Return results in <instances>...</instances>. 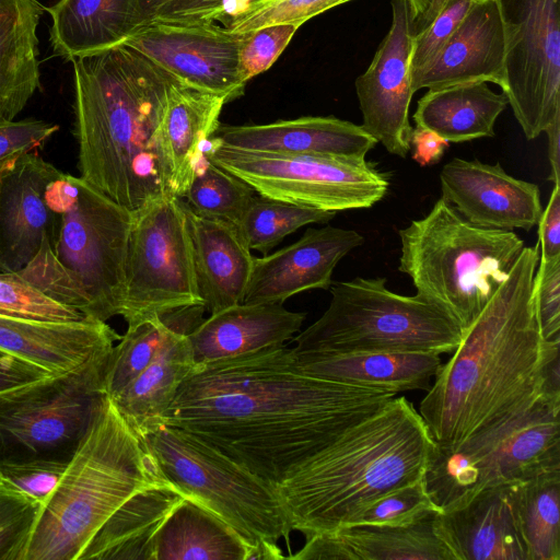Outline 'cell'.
Segmentation results:
<instances>
[{"instance_id":"obj_2","label":"cell","mask_w":560,"mask_h":560,"mask_svg":"<svg viewBox=\"0 0 560 560\" xmlns=\"http://www.w3.org/2000/svg\"><path fill=\"white\" fill-rule=\"evenodd\" d=\"M539 256L538 242L523 247L421 400L418 411L439 447L458 445L547 392L560 339L547 340L540 329L533 295Z\"/></svg>"},{"instance_id":"obj_34","label":"cell","mask_w":560,"mask_h":560,"mask_svg":"<svg viewBox=\"0 0 560 560\" xmlns=\"http://www.w3.org/2000/svg\"><path fill=\"white\" fill-rule=\"evenodd\" d=\"M246 541L206 508L185 499L156 540V560H247Z\"/></svg>"},{"instance_id":"obj_4","label":"cell","mask_w":560,"mask_h":560,"mask_svg":"<svg viewBox=\"0 0 560 560\" xmlns=\"http://www.w3.org/2000/svg\"><path fill=\"white\" fill-rule=\"evenodd\" d=\"M436 443L419 411L395 396L275 486L292 530L346 526L364 505L424 477Z\"/></svg>"},{"instance_id":"obj_35","label":"cell","mask_w":560,"mask_h":560,"mask_svg":"<svg viewBox=\"0 0 560 560\" xmlns=\"http://www.w3.org/2000/svg\"><path fill=\"white\" fill-rule=\"evenodd\" d=\"M530 560H560V469L512 483Z\"/></svg>"},{"instance_id":"obj_31","label":"cell","mask_w":560,"mask_h":560,"mask_svg":"<svg viewBox=\"0 0 560 560\" xmlns=\"http://www.w3.org/2000/svg\"><path fill=\"white\" fill-rule=\"evenodd\" d=\"M224 96L176 82L167 97L161 135L172 173L173 195L184 198L206 142L215 132Z\"/></svg>"},{"instance_id":"obj_49","label":"cell","mask_w":560,"mask_h":560,"mask_svg":"<svg viewBox=\"0 0 560 560\" xmlns=\"http://www.w3.org/2000/svg\"><path fill=\"white\" fill-rule=\"evenodd\" d=\"M58 129L56 124L32 118L0 122V164L16 155L33 152Z\"/></svg>"},{"instance_id":"obj_33","label":"cell","mask_w":560,"mask_h":560,"mask_svg":"<svg viewBox=\"0 0 560 560\" xmlns=\"http://www.w3.org/2000/svg\"><path fill=\"white\" fill-rule=\"evenodd\" d=\"M508 105L503 92L495 93L487 82H469L429 90L412 118L416 127L458 143L493 137L495 121Z\"/></svg>"},{"instance_id":"obj_47","label":"cell","mask_w":560,"mask_h":560,"mask_svg":"<svg viewBox=\"0 0 560 560\" xmlns=\"http://www.w3.org/2000/svg\"><path fill=\"white\" fill-rule=\"evenodd\" d=\"M69 463L33 460L0 466V479L42 504L58 485Z\"/></svg>"},{"instance_id":"obj_1","label":"cell","mask_w":560,"mask_h":560,"mask_svg":"<svg viewBox=\"0 0 560 560\" xmlns=\"http://www.w3.org/2000/svg\"><path fill=\"white\" fill-rule=\"evenodd\" d=\"M395 396L306 374L280 345L197 363L163 424L195 434L276 486Z\"/></svg>"},{"instance_id":"obj_6","label":"cell","mask_w":560,"mask_h":560,"mask_svg":"<svg viewBox=\"0 0 560 560\" xmlns=\"http://www.w3.org/2000/svg\"><path fill=\"white\" fill-rule=\"evenodd\" d=\"M398 234V270L411 279L417 294L444 310L463 330L478 317L524 247L513 231L475 225L442 197Z\"/></svg>"},{"instance_id":"obj_50","label":"cell","mask_w":560,"mask_h":560,"mask_svg":"<svg viewBox=\"0 0 560 560\" xmlns=\"http://www.w3.org/2000/svg\"><path fill=\"white\" fill-rule=\"evenodd\" d=\"M540 258L560 255V185H553L545 210L538 220Z\"/></svg>"},{"instance_id":"obj_36","label":"cell","mask_w":560,"mask_h":560,"mask_svg":"<svg viewBox=\"0 0 560 560\" xmlns=\"http://www.w3.org/2000/svg\"><path fill=\"white\" fill-rule=\"evenodd\" d=\"M256 195L246 182L212 163L203 151L184 202L199 217L237 225Z\"/></svg>"},{"instance_id":"obj_40","label":"cell","mask_w":560,"mask_h":560,"mask_svg":"<svg viewBox=\"0 0 560 560\" xmlns=\"http://www.w3.org/2000/svg\"><path fill=\"white\" fill-rule=\"evenodd\" d=\"M16 272L48 298L91 318V303L86 293L58 260L47 235L37 254Z\"/></svg>"},{"instance_id":"obj_52","label":"cell","mask_w":560,"mask_h":560,"mask_svg":"<svg viewBox=\"0 0 560 560\" xmlns=\"http://www.w3.org/2000/svg\"><path fill=\"white\" fill-rule=\"evenodd\" d=\"M448 143L435 132L416 127L410 136L412 159L422 166L438 163L443 156Z\"/></svg>"},{"instance_id":"obj_12","label":"cell","mask_w":560,"mask_h":560,"mask_svg":"<svg viewBox=\"0 0 560 560\" xmlns=\"http://www.w3.org/2000/svg\"><path fill=\"white\" fill-rule=\"evenodd\" d=\"M203 151L260 196L326 211L371 208L389 187L386 174L366 160L249 151L213 138Z\"/></svg>"},{"instance_id":"obj_10","label":"cell","mask_w":560,"mask_h":560,"mask_svg":"<svg viewBox=\"0 0 560 560\" xmlns=\"http://www.w3.org/2000/svg\"><path fill=\"white\" fill-rule=\"evenodd\" d=\"M110 351L71 371L0 392V466L70 462L106 399Z\"/></svg>"},{"instance_id":"obj_51","label":"cell","mask_w":560,"mask_h":560,"mask_svg":"<svg viewBox=\"0 0 560 560\" xmlns=\"http://www.w3.org/2000/svg\"><path fill=\"white\" fill-rule=\"evenodd\" d=\"M52 375L50 372L0 351V392Z\"/></svg>"},{"instance_id":"obj_39","label":"cell","mask_w":560,"mask_h":560,"mask_svg":"<svg viewBox=\"0 0 560 560\" xmlns=\"http://www.w3.org/2000/svg\"><path fill=\"white\" fill-rule=\"evenodd\" d=\"M438 512L441 511L431 499L423 477L369 502L346 526H409Z\"/></svg>"},{"instance_id":"obj_37","label":"cell","mask_w":560,"mask_h":560,"mask_svg":"<svg viewBox=\"0 0 560 560\" xmlns=\"http://www.w3.org/2000/svg\"><path fill=\"white\" fill-rule=\"evenodd\" d=\"M334 211L256 195L237 224L250 250L267 255L287 235L310 223H328Z\"/></svg>"},{"instance_id":"obj_21","label":"cell","mask_w":560,"mask_h":560,"mask_svg":"<svg viewBox=\"0 0 560 560\" xmlns=\"http://www.w3.org/2000/svg\"><path fill=\"white\" fill-rule=\"evenodd\" d=\"M434 513L409 526L348 525L314 534L299 560H456Z\"/></svg>"},{"instance_id":"obj_8","label":"cell","mask_w":560,"mask_h":560,"mask_svg":"<svg viewBox=\"0 0 560 560\" xmlns=\"http://www.w3.org/2000/svg\"><path fill=\"white\" fill-rule=\"evenodd\" d=\"M560 469V395L542 392L454 447H439L424 474L442 513L480 491Z\"/></svg>"},{"instance_id":"obj_30","label":"cell","mask_w":560,"mask_h":560,"mask_svg":"<svg viewBox=\"0 0 560 560\" xmlns=\"http://www.w3.org/2000/svg\"><path fill=\"white\" fill-rule=\"evenodd\" d=\"M185 499L175 487L137 492L104 523L79 560H156L159 533Z\"/></svg>"},{"instance_id":"obj_20","label":"cell","mask_w":560,"mask_h":560,"mask_svg":"<svg viewBox=\"0 0 560 560\" xmlns=\"http://www.w3.org/2000/svg\"><path fill=\"white\" fill-rule=\"evenodd\" d=\"M505 35L494 0H474L432 62L412 81L413 93L469 82H504Z\"/></svg>"},{"instance_id":"obj_23","label":"cell","mask_w":560,"mask_h":560,"mask_svg":"<svg viewBox=\"0 0 560 560\" xmlns=\"http://www.w3.org/2000/svg\"><path fill=\"white\" fill-rule=\"evenodd\" d=\"M456 560H530L512 483L487 488L464 506L439 514Z\"/></svg>"},{"instance_id":"obj_46","label":"cell","mask_w":560,"mask_h":560,"mask_svg":"<svg viewBox=\"0 0 560 560\" xmlns=\"http://www.w3.org/2000/svg\"><path fill=\"white\" fill-rule=\"evenodd\" d=\"M533 295L541 332L560 339V255L540 258L534 275Z\"/></svg>"},{"instance_id":"obj_5","label":"cell","mask_w":560,"mask_h":560,"mask_svg":"<svg viewBox=\"0 0 560 560\" xmlns=\"http://www.w3.org/2000/svg\"><path fill=\"white\" fill-rule=\"evenodd\" d=\"M174 487L106 399L58 485L42 504L26 560H79L104 523L139 491Z\"/></svg>"},{"instance_id":"obj_29","label":"cell","mask_w":560,"mask_h":560,"mask_svg":"<svg viewBox=\"0 0 560 560\" xmlns=\"http://www.w3.org/2000/svg\"><path fill=\"white\" fill-rule=\"evenodd\" d=\"M47 11L52 50L70 61L122 45L143 26L137 0H59Z\"/></svg>"},{"instance_id":"obj_28","label":"cell","mask_w":560,"mask_h":560,"mask_svg":"<svg viewBox=\"0 0 560 560\" xmlns=\"http://www.w3.org/2000/svg\"><path fill=\"white\" fill-rule=\"evenodd\" d=\"M292 353L306 374L395 394L428 390L443 364L441 355L431 352Z\"/></svg>"},{"instance_id":"obj_43","label":"cell","mask_w":560,"mask_h":560,"mask_svg":"<svg viewBox=\"0 0 560 560\" xmlns=\"http://www.w3.org/2000/svg\"><path fill=\"white\" fill-rule=\"evenodd\" d=\"M0 314L48 322L85 318L81 312L48 298L16 271H0Z\"/></svg>"},{"instance_id":"obj_53","label":"cell","mask_w":560,"mask_h":560,"mask_svg":"<svg viewBox=\"0 0 560 560\" xmlns=\"http://www.w3.org/2000/svg\"><path fill=\"white\" fill-rule=\"evenodd\" d=\"M548 137V159L551 167L549 180L560 185V118H557L546 130Z\"/></svg>"},{"instance_id":"obj_11","label":"cell","mask_w":560,"mask_h":560,"mask_svg":"<svg viewBox=\"0 0 560 560\" xmlns=\"http://www.w3.org/2000/svg\"><path fill=\"white\" fill-rule=\"evenodd\" d=\"M47 195L57 214L49 243L86 293L91 318L107 322L120 315L132 213L80 176L61 171Z\"/></svg>"},{"instance_id":"obj_15","label":"cell","mask_w":560,"mask_h":560,"mask_svg":"<svg viewBox=\"0 0 560 560\" xmlns=\"http://www.w3.org/2000/svg\"><path fill=\"white\" fill-rule=\"evenodd\" d=\"M242 33L217 23L152 22L125 44L186 86L231 102L245 89L238 72Z\"/></svg>"},{"instance_id":"obj_9","label":"cell","mask_w":560,"mask_h":560,"mask_svg":"<svg viewBox=\"0 0 560 560\" xmlns=\"http://www.w3.org/2000/svg\"><path fill=\"white\" fill-rule=\"evenodd\" d=\"M143 441L165 478L186 499L220 517L252 551L292 532L275 486L180 428L162 424Z\"/></svg>"},{"instance_id":"obj_13","label":"cell","mask_w":560,"mask_h":560,"mask_svg":"<svg viewBox=\"0 0 560 560\" xmlns=\"http://www.w3.org/2000/svg\"><path fill=\"white\" fill-rule=\"evenodd\" d=\"M198 304L185 205L166 196L132 213L120 316L135 325Z\"/></svg>"},{"instance_id":"obj_24","label":"cell","mask_w":560,"mask_h":560,"mask_svg":"<svg viewBox=\"0 0 560 560\" xmlns=\"http://www.w3.org/2000/svg\"><path fill=\"white\" fill-rule=\"evenodd\" d=\"M121 338L106 322H48L0 314V351L61 374L113 349Z\"/></svg>"},{"instance_id":"obj_48","label":"cell","mask_w":560,"mask_h":560,"mask_svg":"<svg viewBox=\"0 0 560 560\" xmlns=\"http://www.w3.org/2000/svg\"><path fill=\"white\" fill-rule=\"evenodd\" d=\"M257 1L260 0H172L159 11L152 22L221 23Z\"/></svg>"},{"instance_id":"obj_22","label":"cell","mask_w":560,"mask_h":560,"mask_svg":"<svg viewBox=\"0 0 560 560\" xmlns=\"http://www.w3.org/2000/svg\"><path fill=\"white\" fill-rule=\"evenodd\" d=\"M213 139L236 149L365 160L377 143L361 125L335 116H305L264 125H219Z\"/></svg>"},{"instance_id":"obj_56","label":"cell","mask_w":560,"mask_h":560,"mask_svg":"<svg viewBox=\"0 0 560 560\" xmlns=\"http://www.w3.org/2000/svg\"><path fill=\"white\" fill-rule=\"evenodd\" d=\"M445 2L446 0H433L423 19L415 26L416 33L428 26V24L434 19Z\"/></svg>"},{"instance_id":"obj_41","label":"cell","mask_w":560,"mask_h":560,"mask_svg":"<svg viewBox=\"0 0 560 560\" xmlns=\"http://www.w3.org/2000/svg\"><path fill=\"white\" fill-rule=\"evenodd\" d=\"M42 503L0 479V560H26Z\"/></svg>"},{"instance_id":"obj_45","label":"cell","mask_w":560,"mask_h":560,"mask_svg":"<svg viewBox=\"0 0 560 560\" xmlns=\"http://www.w3.org/2000/svg\"><path fill=\"white\" fill-rule=\"evenodd\" d=\"M474 0H446L434 19L415 34L410 59L411 81L438 56Z\"/></svg>"},{"instance_id":"obj_38","label":"cell","mask_w":560,"mask_h":560,"mask_svg":"<svg viewBox=\"0 0 560 560\" xmlns=\"http://www.w3.org/2000/svg\"><path fill=\"white\" fill-rule=\"evenodd\" d=\"M171 327L164 317L128 325L107 360L104 392L108 398H115L149 365Z\"/></svg>"},{"instance_id":"obj_25","label":"cell","mask_w":560,"mask_h":560,"mask_svg":"<svg viewBox=\"0 0 560 560\" xmlns=\"http://www.w3.org/2000/svg\"><path fill=\"white\" fill-rule=\"evenodd\" d=\"M171 324L164 342L149 365L112 401L141 436L163 424V417L184 381L195 370L187 335L196 322L187 311L163 316Z\"/></svg>"},{"instance_id":"obj_16","label":"cell","mask_w":560,"mask_h":560,"mask_svg":"<svg viewBox=\"0 0 560 560\" xmlns=\"http://www.w3.org/2000/svg\"><path fill=\"white\" fill-rule=\"evenodd\" d=\"M392 24L369 68L355 79L361 127L388 153L406 158L412 127L410 59L416 34L408 0H390Z\"/></svg>"},{"instance_id":"obj_3","label":"cell","mask_w":560,"mask_h":560,"mask_svg":"<svg viewBox=\"0 0 560 560\" xmlns=\"http://www.w3.org/2000/svg\"><path fill=\"white\" fill-rule=\"evenodd\" d=\"M71 61L80 177L131 213L174 196L161 125L177 81L127 44Z\"/></svg>"},{"instance_id":"obj_7","label":"cell","mask_w":560,"mask_h":560,"mask_svg":"<svg viewBox=\"0 0 560 560\" xmlns=\"http://www.w3.org/2000/svg\"><path fill=\"white\" fill-rule=\"evenodd\" d=\"M386 278L332 282L324 314L293 340L295 353H452L463 328L423 296L401 295Z\"/></svg>"},{"instance_id":"obj_26","label":"cell","mask_w":560,"mask_h":560,"mask_svg":"<svg viewBox=\"0 0 560 560\" xmlns=\"http://www.w3.org/2000/svg\"><path fill=\"white\" fill-rule=\"evenodd\" d=\"M185 210L196 280L205 310L214 314L243 303L255 257L240 228L199 217L186 205Z\"/></svg>"},{"instance_id":"obj_17","label":"cell","mask_w":560,"mask_h":560,"mask_svg":"<svg viewBox=\"0 0 560 560\" xmlns=\"http://www.w3.org/2000/svg\"><path fill=\"white\" fill-rule=\"evenodd\" d=\"M440 183L442 198L478 226L528 232L542 211L538 186L509 175L500 163L455 158L442 167Z\"/></svg>"},{"instance_id":"obj_42","label":"cell","mask_w":560,"mask_h":560,"mask_svg":"<svg viewBox=\"0 0 560 560\" xmlns=\"http://www.w3.org/2000/svg\"><path fill=\"white\" fill-rule=\"evenodd\" d=\"M353 0H260L250 3L220 24L234 33H244L271 24L302 26L306 21Z\"/></svg>"},{"instance_id":"obj_55","label":"cell","mask_w":560,"mask_h":560,"mask_svg":"<svg viewBox=\"0 0 560 560\" xmlns=\"http://www.w3.org/2000/svg\"><path fill=\"white\" fill-rule=\"evenodd\" d=\"M408 2L413 15V25L416 26L423 19L433 0H408Z\"/></svg>"},{"instance_id":"obj_44","label":"cell","mask_w":560,"mask_h":560,"mask_svg":"<svg viewBox=\"0 0 560 560\" xmlns=\"http://www.w3.org/2000/svg\"><path fill=\"white\" fill-rule=\"evenodd\" d=\"M300 26L271 24L242 33L238 49V72L246 84L267 71L279 58Z\"/></svg>"},{"instance_id":"obj_14","label":"cell","mask_w":560,"mask_h":560,"mask_svg":"<svg viewBox=\"0 0 560 560\" xmlns=\"http://www.w3.org/2000/svg\"><path fill=\"white\" fill-rule=\"evenodd\" d=\"M505 35V94L527 140L560 118L559 0H494Z\"/></svg>"},{"instance_id":"obj_19","label":"cell","mask_w":560,"mask_h":560,"mask_svg":"<svg viewBox=\"0 0 560 560\" xmlns=\"http://www.w3.org/2000/svg\"><path fill=\"white\" fill-rule=\"evenodd\" d=\"M363 243L364 237L354 230L331 225L307 229L295 243L255 257L243 303L283 304L306 290H328L337 264Z\"/></svg>"},{"instance_id":"obj_27","label":"cell","mask_w":560,"mask_h":560,"mask_svg":"<svg viewBox=\"0 0 560 560\" xmlns=\"http://www.w3.org/2000/svg\"><path fill=\"white\" fill-rule=\"evenodd\" d=\"M305 313L279 303H240L203 318L188 335L196 363L284 345L301 330Z\"/></svg>"},{"instance_id":"obj_18","label":"cell","mask_w":560,"mask_h":560,"mask_svg":"<svg viewBox=\"0 0 560 560\" xmlns=\"http://www.w3.org/2000/svg\"><path fill=\"white\" fill-rule=\"evenodd\" d=\"M59 170L33 152L0 164V271L21 270L55 228L47 195Z\"/></svg>"},{"instance_id":"obj_54","label":"cell","mask_w":560,"mask_h":560,"mask_svg":"<svg viewBox=\"0 0 560 560\" xmlns=\"http://www.w3.org/2000/svg\"><path fill=\"white\" fill-rule=\"evenodd\" d=\"M172 0H137L143 26L151 23L159 11Z\"/></svg>"},{"instance_id":"obj_32","label":"cell","mask_w":560,"mask_h":560,"mask_svg":"<svg viewBox=\"0 0 560 560\" xmlns=\"http://www.w3.org/2000/svg\"><path fill=\"white\" fill-rule=\"evenodd\" d=\"M37 0H0V122L11 121L40 88Z\"/></svg>"}]
</instances>
